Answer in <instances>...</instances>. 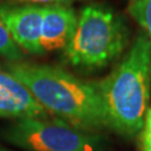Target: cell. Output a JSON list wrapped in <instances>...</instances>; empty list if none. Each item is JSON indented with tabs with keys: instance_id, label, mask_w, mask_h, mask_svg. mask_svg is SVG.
Here are the masks:
<instances>
[{
	"instance_id": "obj_5",
	"label": "cell",
	"mask_w": 151,
	"mask_h": 151,
	"mask_svg": "<svg viewBox=\"0 0 151 151\" xmlns=\"http://www.w3.org/2000/svg\"><path fill=\"white\" fill-rule=\"evenodd\" d=\"M45 6H0V18L18 47L30 54H43L40 46Z\"/></svg>"
},
{
	"instance_id": "obj_7",
	"label": "cell",
	"mask_w": 151,
	"mask_h": 151,
	"mask_svg": "<svg viewBox=\"0 0 151 151\" xmlns=\"http://www.w3.org/2000/svg\"><path fill=\"white\" fill-rule=\"evenodd\" d=\"M77 16L67 5L44 7L40 46L45 52L65 48L74 34Z\"/></svg>"
},
{
	"instance_id": "obj_11",
	"label": "cell",
	"mask_w": 151,
	"mask_h": 151,
	"mask_svg": "<svg viewBox=\"0 0 151 151\" xmlns=\"http://www.w3.org/2000/svg\"><path fill=\"white\" fill-rule=\"evenodd\" d=\"M12 1L22 2L25 5L53 6V5H68L73 0H12Z\"/></svg>"
},
{
	"instance_id": "obj_1",
	"label": "cell",
	"mask_w": 151,
	"mask_h": 151,
	"mask_svg": "<svg viewBox=\"0 0 151 151\" xmlns=\"http://www.w3.org/2000/svg\"><path fill=\"white\" fill-rule=\"evenodd\" d=\"M8 70L46 112L84 130L111 128L99 84L49 65L22 63L9 65Z\"/></svg>"
},
{
	"instance_id": "obj_6",
	"label": "cell",
	"mask_w": 151,
	"mask_h": 151,
	"mask_svg": "<svg viewBox=\"0 0 151 151\" xmlns=\"http://www.w3.org/2000/svg\"><path fill=\"white\" fill-rule=\"evenodd\" d=\"M47 112L22 82L0 70V118H43Z\"/></svg>"
},
{
	"instance_id": "obj_13",
	"label": "cell",
	"mask_w": 151,
	"mask_h": 151,
	"mask_svg": "<svg viewBox=\"0 0 151 151\" xmlns=\"http://www.w3.org/2000/svg\"><path fill=\"white\" fill-rule=\"evenodd\" d=\"M132 1H134V0H130V2H132Z\"/></svg>"
},
{
	"instance_id": "obj_3",
	"label": "cell",
	"mask_w": 151,
	"mask_h": 151,
	"mask_svg": "<svg viewBox=\"0 0 151 151\" xmlns=\"http://www.w3.org/2000/svg\"><path fill=\"white\" fill-rule=\"evenodd\" d=\"M125 45L127 29L119 17L102 6H87L77 17L64 54L75 67L95 68L115 58Z\"/></svg>"
},
{
	"instance_id": "obj_12",
	"label": "cell",
	"mask_w": 151,
	"mask_h": 151,
	"mask_svg": "<svg viewBox=\"0 0 151 151\" xmlns=\"http://www.w3.org/2000/svg\"><path fill=\"white\" fill-rule=\"evenodd\" d=\"M0 151H8V150H6V149H2V148H0Z\"/></svg>"
},
{
	"instance_id": "obj_4",
	"label": "cell",
	"mask_w": 151,
	"mask_h": 151,
	"mask_svg": "<svg viewBox=\"0 0 151 151\" xmlns=\"http://www.w3.org/2000/svg\"><path fill=\"white\" fill-rule=\"evenodd\" d=\"M8 139L28 151H99L101 140L88 130L60 119H19L8 131Z\"/></svg>"
},
{
	"instance_id": "obj_8",
	"label": "cell",
	"mask_w": 151,
	"mask_h": 151,
	"mask_svg": "<svg viewBox=\"0 0 151 151\" xmlns=\"http://www.w3.org/2000/svg\"><path fill=\"white\" fill-rule=\"evenodd\" d=\"M129 12L146 30L151 44V0H134L130 2Z\"/></svg>"
},
{
	"instance_id": "obj_9",
	"label": "cell",
	"mask_w": 151,
	"mask_h": 151,
	"mask_svg": "<svg viewBox=\"0 0 151 151\" xmlns=\"http://www.w3.org/2000/svg\"><path fill=\"white\" fill-rule=\"evenodd\" d=\"M22 57V49L18 47L0 18V58L19 60Z\"/></svg>"
},
{
	"instance_id": "obj_2",
	"label": "cell",
	"mask_w": 151,
	"mask_h": 151,
	"mask_svg": "<svg viewBox=\"0 0 151 151\" xmlns=\"http://www.w3.org/2000/svg\"><path fill=\"white\" fill-rule=\"evenodd\" d=\"M110 127L134 135L143 129L151 87V44L140 34L115 70L100 84Z\"/></svg>"
},
{
	"instance_id": "obj_10",
	"label": "cell",
	"mask_w": 151,
	"mask_h": 151,
	"mask_svg": "<svg viewBox=\"0 0 151 151\" xmlns=\"http://www.w3.org/2000/svg\"><path fill=\"white\" fill-rule=\"evenodd\" d=\"M141 131L142 132H141L140 141L142 151H151V109H148L145 125Z\"/></svg>"
}]
</instances>
